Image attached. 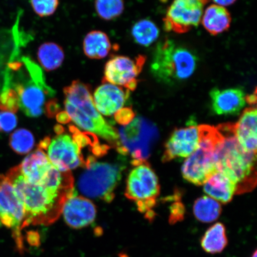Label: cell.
Returning <instances> with one entry per match:
<instances>
[{"label": "cell", "instance_id": "obj_6", "mask_svg": "<svg viewBox=\"0 0 257 257\" xmlns=\"http://www.w3.org/2000/svg\"><path fill=\"white\" fill-rule=\"evenodd\" d=\"M117 152L130 156L133 162H143L149 158L159 134L156 125L143 117H137L118 132Z\"/></svg>", "mask_w": 257, "mask_h": 257}, {"label": "cell", "instance_id": "obj_31", "mask_svg": "<svg viewBox=\"0 0 257 257\" xmlns=\"http://www.w3.org/2000/svg\"><path fill=\"white\" fill-rule=\"evenodd\" d=\"M18 118L15 113L0 111V132L9 133L17 126Z\"/></svg>", "mask_w": 257, "mask_h": 257}, {"label": "cell", "instance_id": "obj_11", "mask_svg": "<svg viewBox=\"0 0 257 257\" xmlns=\"http://www.w3.org/2000/svg\"><path fill=\"white\" fill-rule=\"evenodd\" d=\"M208 2L209 0H174L163 19L165 31L185 34L197 28Z\"/></svg>", "mask_w": 257, "mask_h": 257}, {"label": "cell", "instance_id": "obj_29", "mask_svg": "<svg viewBox=\"0 0 257 257\" xmlns=\"http://www.w3.org/2000/svg\"><path fill=\"white\" fill-rule=\"evenodd\" d=\"M19 109V100L14 88H6L0 94V110L15 113Z\"/></svg>", "mask_w": 257, "mask_h": 257}, {"label": "cell", "instance_id": "obj_24", "mask_svg": "<svg viewBox=\"0 0 257 257\" xmlns=\"http://www.w3.org/2000/svg\"><path fill=\"white\" fill-rule=\"evenodd\" d=\"M38 59L45 70L53 71L62 66L64 60L62 47L54 43H46L38 48Z\"/></svg>", "mask_w": 257, "mask_h": 257}, {"label": "cell", "instance_id": "obj_14", "mask_svg": "<svg viewBox=\"0 0 257 257\" xmlns=\"http://www.w3.org/2000/svg\"><path fill=\"white\" fill-rule=\"evenodd\" d=\"M198 144V127L192 126L176 130L166 144L163 162H169L178 157H188L197 149Z\"/></svg>", "mask_w": 257, "mask_h": 257}, {"label": "cell", "instance_id": "obj_8", "mask_svg": "<svg viewBox=\"0 0 257 257\" xmlns=\"http://www.w3.org/2000/svg\"><path fill=\"white\" fill-rule=\"evenodd\" d=\"M133 162L135 168L128 175L125 196L136 202L138 211L146 214L156 205L159 180L147 161Z\"/></svg>", "mask_w": 257, "mask_h": 257}, {"label": "cell", "instance_id": "obj_3", "mask_svg": "<svg viewBox=\"0 0 257 257\" xmlns=\"http://www.w3.org/2000/svg\"><path fill=\"white\" fill-rule=\"evenodd\" d=\"M63 92L65 111L70 120L82 130L101 137L116 147L117 132L96 110L91 86L76 80L64 88Z\"/></svg>", "mask_w": 257, "mask_h": 257}, {"label": "cell", "instance_id": "obj_12", "mask_svg": "<svg viewBox=\"0 0 257 257\" xmlns=\"http://www.w3.org/2000/svg\"><path fill=\"white\" fill-rule=\"evenodd\" d=\"M62 133L48 141L46 149L47 156L52 165L60 172H70L79 166L86 167L82 147L71 133Z\"/></svg>", "mask_w": 257, "mask_h": 257}, {"label": "cell", "instance_id": "obj_4", "mask_svg": "<svg viewBox=\"0 0 257 257\" xmlns=\"http://www.w3.org/2000/svg\"><path fill=\"white\" fill-rule=\"evenodd\" d=\"M198 62L194 51L166 38L154 51L151 71L157 81L173 84L190 78Z\"/></svg>", "mask_w": 257, "mask_h": 257}, {"label": "cell", "instance_id": "obj_22", "mask_svg": "<svg viewBox=\"0 0 257 257\" xmlns=\"http://www.w3.org/2000/svg\"><path fill=\"white\" fill-rule=\"evenodd\" d=\"M112 45L108 35L101 31H92L86 35L83 42L85 56L91 59H102L108 56Z\"/></svg>", "mask_w": 257, "mask_h": 257}, {"label": "cell", "instance_id": "obj_27", "mask_svg": "<svg viewBox=\"0 0 257 257\" xmlns=\"http://www.w3.org/2000/svg\"><path fill=\"white\" fill-rule=\"evenodd\" d=\"M95 8L99 18L104 21H112L123 14V0H95Z\"/></svg>", "mask_w": 257, "mask_h": 257}, {"label": "cell", "instance_id": "obj_17", "mask_svg": "<svg viewBox=\"0 0 257 257\" xmlns=\"http://www.w3.org/2000/svg\"><path fill=\"white\" fill-rule=\"evenodd\" d=\"M211 107L218 115H236L245 107V95L239 88H214L210 92Z\"/></svg>", "mask_w": 257, "mask_h": 257}, {"label": "cell", "instance_id": "obj_30", "mask_svg": "<svg viewBox=\"0 0 257 257\" xmlns=\"http://www.w3.org/2000/svg\"><path fill=\"white\" fill-rule=\"evenodd\" d=\"M34 12L40 17L53 15L59 5V0H30Z\"/></svg>", "mask_w": 257, "mask_h": 257}, {"label": "cell", "instance_id": "obj_15", "mask_svg": "<svg viewBox=\"0 0 257 257\" xmlns=\"http://www.w3.org/2000/svg\"><path fill=\"white\" fill-rule=\"evenodd\" d=\"M62 213L67 224L78 229L89 226L95 220L96 210L88 199L73 195L64 204Z\"/></svg>", "mask_w": 257, "mask_h": 257}, {"label": "cell", "instance_id": "obj_32", "mask_svg": "<svg viewBox=\"0 0 257 257\" xmlns=\"http://www.w3.org/2000/svg\"><path fill=\"white\" fill-rule=\"evenodd\" d=\"M185 208L181 202H176L170 207L169 223L175 224L184 219Z\"/></svg>", "mask_w": 257, "mask_h": 257}, {"label": "cell", "instance_id": "obj_7", "mask_svg": "<svg viewBox=\"0 0 257 257\" xmlns=\"http://www.w3.org/2000/svg\"><path fill=\"white\" fill-rule=\"evenodd\" d=\"M123 167L114 164L93 162L86 167L78 182L79 190L86 197L111 202L121 178Z\"/></svg>", "mask_w": 257, "mask_h": 257}, {"label": "cell", "instance_id": "obj_33", "mask_svg": "<svg viewBox=\"0 0 257 257\" xmlns=\"http://www.w3.org/2000/svg\"><path fill=\"white\" fill-rule=\"evenodd\" d=\"M135 113L132 108H122L114 114L115 120L118 123L127 125L134 119Z\"/></svg>", "mask_w": 257, "mask_h": 257}, {"label": "cell", "instance_id": "obj_16", "mask_svg": "<svg viewBox=\"0 0 257 257\" xmlns=\"http://www.w3.org/2000/svg\"><path fill=\"white\" fill-rule=\"evenodd\" d=\"M130 96V91L108 83H102L95 89L93 100L99 113L110 116L123 107Z\"/></svg>", "mask_w": 257, "mask_h": 257}, {"label": "cell", "instance_id": "obj_1", "mask_svg": "<svg viewBox=\"0 0 257 257\" xmlns=\"http://www.w3.org/2000/svg\"><path fill=\"white\" fill-rule=\"evenodd\" d=\"M24 202V228L31 226H48L54 223L62 214L67 199L74 190L51 188L44 179L31 184L24 178L19 166L14 167L6 175Z\"/></svg>", "mask_w": 257, "mask_h": 257}, {"label": "cell", "instance_id": "obj_37", "mask_svg": "<svg viewBox=\"0 0 257 257\" xmlns=\"http://www.w3.org/2000/svg\"><path fill=\"white\" fill-rule=\"evenodd\" d=\"M245 101L250 105H255L256 103V90L254 94L245 96Z\"/></svg>", "mask_w": 257, "mask_h": 257}, {"label": "cell", "instance_id": "obj_38", "mask_svg": "<svg viewBox=\"0 0 257 257\" xmlns=\"http://www.w3.org/2000/svg\"><path fill=\"white\" fill-rule=\"evenodd\" d=\"M156 215V214L154 213L153 210H150L145 214V217H146V219L150 221V222H152L154 218H155Z\"/></svg>", "mask_w": 257, "mask_h": 257}, {"label": "cell", "instance_id": "obj_21", "mask_svg": "<svg viewBox=\"0 0 257 257\" xmlns=\"http://www.w3.org/2000/svg\"><path fill=\"white\" fill-rule=\"evenodd\" d=\"M201 21L205 30L216 36L229 30L232 18L229 12L223 6L211 5L205 10Z\"/></svg>", "mask_w": 257, "mask_h": 257}, {"label": "cell", "instance_id": "obj_5", "mask_svg": "<svg viewBox=\"0 0 257 257\" xmlns=\"http://www.w3.org/2000/svg\"><path fill=\"white\" fill-rule=\"evenodd\" d=\"M199 144L182 166V173L186 181L200 186L216 171L214 154L216 147L222 138L217 127L202 124L198 126Z\"/></svg>", "mask_w": 257, "mask_h": 257}, {"label": "cell", "instance_id": "obj_36", "mask_svg": "<svg viewBox=\"0 0 257 257\" xmlns=\"http://www.w3.org/2000/svg\"><path fill=\"white\" fill-rule=\"evenodd\" d=\"M217 5L220 6H227L234 4L237 0H212Z\"/></svg>", "mask_w": 257, "mask_h": 257}, {"label": "cell", "instance_id": "obj_20", "mask_svg": "<svg viewBox=\"0 0 257 257\" xmlns=\"http://www.w3.org/2000/svg\"><path fill=\"white\" fill-rule=\"evenodd\" d=\"M204 185V191L207 194L223 204L232 201L235 194V185L228 177L217 170L209 177Z\"/></svg>", "mask_w": 257, "mask_h": 257}, {"label": "cell", "instance_id": "obj_2", "mask_svg": "<svg viewBox=\"0 0 257 257\" xmlns=\"http://www.w3.org/2000/svg\"><path fill=\"white\" fill-rule=\"evenodd\" d=\"M222 134L214 154L215 166L236 186L235 194L252 191L256 182V154L244 151L237 141L234 123L218 125Z\"/></svg>", "mask_w": 257, "mask_h": 257}, {"label": "cell", "instance_id": "obj_18", "mask_svg": "<svg viewBox=\"0 0 257 257\" xmlns=\"http://www.w3.org/2000/svg\"><path fill=\"white\" fill-rule=\"evenodd\" d=\"M234 133L241 147L247 153H256V108L245 109L234 123Z\"/></svg>", "mask_w": 257, "mask_h": 257}, {"label": "cell", "instance_id": "obj_26", "mask_svg": "<svg viewBox=\"0 0 257 257\" xmlns=\"http://www.w3.org/2000/svg\"><path fill=\"white\" fill-rule=\"evenodd\" d=\"M159 30L156 25L149 19H143L137 22L132 29V35L138 44L150 46L159 36Z\"/></svg>", "mask_w": 257, "mask_h": 257}, {"label": "cell", "instance_id": "obj_25", "mask_svg": "<svg viewBox=\"0 0 257 257\" xmlns=\"http://www.w3.org/2000/svg\"><path fill=\"white\" fill-rule=\"evenodd\" d=\"M194 216L202 223L213 222L220 217L221 205L213 198L204 196L195 201L193 207Z\"/></svg>", "mask_w": 257, "mask_h": 257}, {"label": "cell", "instance_id": "obj_23", "mask_svg": "<svg viewBox=\"0 0 257 257\" xmlns=\"http://www.w3.org/2000/svg\"><path fill=\"white\" fill-rule=\"evenodd\" d=\"M202 249L210 254L222 252L228 244L224 225L217 223L208 228L200 239Z\"/></svg>", "mask_w": 257, "mask_h": 257}, {"label": "cell", "instance_id": "obj_28", "mask_svg": "<svg viewBox=\"0 0 257 257\" xmlns=\"http://www.w3.org/2000/svg\"><path fill=\"white\" fill-rule=\"evenodd\" d=\"M10 146L15 152L25 154L30 152L34 146V138L31 132L20 128L10 137Z\"/></svg>", "mask_w": 257, "mask_h": 257}, {"label": "cell", "instance_id": "obj_35", "mask_svg": "<svg viewBox=\"0 0 257 257\" xmlns=\"http://www.w3.org/2000/svg\"><path fill=\"white\" fill-rule=\"evenodd\" d=\"M57 119L59 123L62 124L69 123L71 120L66 111H62L60 112V113H58Z\"/></svg>", "mask_w": 257, "mask_h": 257}, {"label": "cell", "instance_id": "obj_34", "mask_svg": "<svg viewBox=\"0 0 257 257\" xmlns=\"http://www.w3.org/2000/svg\"><path fill=\"white\" fill-rule=\"evenodd\" d=\"M60 110V106L57 103V101L55 99H50L47 102L45 107V110L50 117H53L54 115L57 114L58 111Z\"/></svg>", "mask_w": 257, "mask_h": 257}, {"label": "cell", "instance_id": "obj_10", "mask_svg": "<svg viewBox=\"0 0 257 257\" xmlns=\"http://www.w3.org/2000/svg\"><path fill=\"white\" fill-rule=\"evenodd\" d=\"M25 217L23 201L6 175H0V222L12 231L19 251L24 252L22 230Z\"/></svg>", "mask_w": 257, "mask_h": 257}, {"label": "cell", "instance_id": "obj_9", "mask_svg": "<svg viewBox=\"0 0 257 257\" xmlns=\"http://www.w3.org/2000/svg\"><path fill=\"white\" fill-rule=\"evenodd\" d=\"M27 67L32 72L33 80L26 84H18L14 88L19 96V108L30 117L40 116L54 92L44 81L42 73L37 66L27 60Z\"/></svg>", "mask_w": 257, "mask_h": 257}, {"label": "cell", "instance_id": "obj_19", "mask_svg": "<svg viewBox=\"0 0 257 257\" xmlns=\"http://www.w3.org/2000/svg\"><path fill=\"white\" fill-rule=\"evenodd\" d=\"M52 164L44 151L38 149L28 155L20 165L24 178L31 184H38L46 175Z\"/></svg>", "mask_w": 257, "mask_h": 257}, {"label": "cell", "instance_id": "obj_39", "mask_svg": "<svg viewBox=\"0 0 257 257\" xmlns=\"http://www.w3.org/2000/svg\"><path fill=\"white\" fill-rule=\"evenodd\" d=\"M256 250H255V251L253 252V254L252 255L251 257H257L256 256Z\"/></svg>", "mask_w": 257, "mask_h": 257}, {"label": "cell", "instance_id": "obj_13", "mask_svg": "<svg viewBox=\"0 0 257 257\" xmlns=\"http://www.w3.org/2000/svg\"><path fill=\"white\" fill-rule=\"evenodd\" d=\"M146 62V57L143 55H139L135 59L124 56H114L105 64L102 83L134 91L138 83L137 78Z\"/></svg>", "mask_w": 257, "mask_h": 257}]
</instances>
